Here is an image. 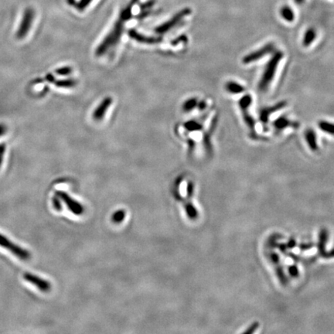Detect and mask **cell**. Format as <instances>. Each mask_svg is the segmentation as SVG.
<instances>
[{"label":"cell","mask_w":334,"mask_h":334,"mask_svg":"<svg viewBox=\"0 0 334 334\" xmlns=\"http://www.w3.org/2000/svg\"><path fill=\"white\" fill-rule=\"evenodd\" d=\"M91 2L92 0H80L79 2H75L74 6L79 11H84Z\"/></svg>","instance_id":"44dd1931"},{"label":"cell","mask_w":334,"mask_h":334,"mask_svg":"<svg viewBox=\"0 0 334 334\" xmlns=\"http://www.w3.org/2000/svg\"><path fill=\"white\" fill-rule=\"evenodd\" d=\"M0 246L22 260H28L30 258V254L28 250L24 249L20 246L14 244L2 234H0Z\"/></svg>","instance_id":"7a4b0ae2"},{"label":"cell","mask_w":334,"mask_h":334,"mask_svg":"<svg viewBox=\"0 0 334 334\" xmlns=\"http://www.w3.org/2000/svg\"><path fill=\"white\" fill-rule=\"evenodd\" d=\"M312 247V244H303L300 246V248L302 251H305V250L310 249Z\"/></svg>","instance_id":"f1b7e54d"},{"label":"cell","mask_w":334,"mask_h":334,"mask_svg":"<svg viewBox=\"0 0 334 334\" xmlns=\"http://www.w3.org/2000/svg\"><path fill=\"white\" fill-rule=\"evenodd\" d=\"M274 51H275V45L274 43H269L257 51H253L248 55H245L242 59V62L244 64H250V63L261 60L267 55H271Z\"/></svg>","instance_id":"3957f363"},{"label":"cell","mask_w":334,"mask_h":334,"mask_svg":"<svg viewBox=\"0 0 334 334\" xmlns=\"http://www.w3.org/2000/svg\"><path fill=\"white\" fill-rule=\"evenodd\" d=\"M275 272H276L277 276H278V279H279L280 282L283 285H286L288 283V278L286 275L284 273L283 269H282V266L280 265H276L275 266Z\"/></svg>","instance_id":"ffe728a7"},{"label":"cell","mask_w":334,"mask_h":334,"mask_svg":"<svg viewBox=\"0 0 334 334\" xmlns=\"http://www.w3.org/2000/svg\"><path fill=\"white\" fill-rule=\"evenodd\" d=\"M58 194L61 197V199H63V201L67 204V206L73 212H74L75 213H82V207L80 206L79 204L73 201L72 199H71V197L67 196V194H66L65 193H63V192H59V193H58Z\"/></svg>","instance_id":"30bf717a"},{"label":"cell","mask_w":334,"mask_h":334,"mask_svg":"<svg viewBox=\"0 0 334 334\" xmlns=\"http://www.w3.org/2000/svg\"><path fill=\"white\" fill-rule=\"evenodd\" d=\"M287 105V101H281L272 106L264 107L258 112V118L263 126L266 128L269 123V118L278 111L282 110Z\"/></svg>","instance_id":"5b68a950"},{"label":"cell","mask_w":334,"mask_h":334,"mask_svg":"<svg viewBox=\"0 0 334 334\" xmlns=\"http://www.w3.org/2000/svg\"><path fill=\"white\" fill-rule=\"evenodd\" d=\"M316 38V31L312 28L307 29L304 33L303 39V46L305 47H309Z\"/></svg>","instance_id":"4fadbf2b"},{"label":"cell","mask_w":334,"mask_h":334,"mask_svg":"<svg viewBox=\"0 0 334 334\" xmlns=\"http://www.w3.org/2000/svg\"><path fill=\"white\" fill-rule=\"evenodd\" d=\"M258 326H259V323H252V324L244 331V334H253V333L255 332V331H257V329L258 328Z\"/></svg>","instance_id":"d4e9b609"},{"label":"cell","mask_w":334,"mask_h":334,"mask_svg":"<svg viewBox=\"0 0 334 334\" xmlns=\"http://www.w3.org/2000/svg\"><path fill=\"white\" fill-rule=\"evenodd\" d=\"M252 96H251V94H244V96H242L239 101V108H240V110H247V109H249L251 104H252Z\"/></svg>","instance_id":"e0dca14e"},{"label":"cell","mask_w":334,"mask_h":334,"mask_svg":"<svg viewBox=\"0 0 334 334\" xmlns=\"http://www.w3.org/2000/svg\"><path fill=\"white\" fill-rule=\"evenodd\" d=\"M305 139L310 150H312L313 152H316L319 150L316 134L312 128H307L305 132Z\"/></svg>","instance_id":"9c48e42d"},{"label":"cell","mask_w":334,"mask_h":334,"mask_svg":"<svg viewBox=\"0 0 334 334\" xmlns=\"http://www.w3.org/2000/svg\"><path fill=\"white\" fill-rule=\"evenodd\" d=\"M284 54L282 51H274L273 53V56L266 63L260 82L258 83V90L261 91H266L269 89V85H271L274 79V75L276 74L278 64L282 60Z\"/></svg>","instance_id":"6da1fadb"},{"label":"cell","mask_w":334,"mask_h":334,"mask_svg":"<svg viewBox=\"0 0 334 334\" xmlns=\"http://www.w3.org/2000/svg\"><path fill=\"white\" fill-rule=\"evenodd\" d=\"M225 89L228 92L232 94H242L245 91L244 86L233 81H229L226 83Z\"/></svg>","instance_id":"7c38bea8"},{"label":"cell","mask_w":334,"mask_h":334,"mask_svg":"<svg viewBox=\"0 0 334 334\" xmlns=\"http://www.w3.org/2000/svg\"><path fill=\"white\" fill-rule=\"evenodd\" d=\"M321 256L323 257V258H334V249L331 250V251H328V252L324 251V252L322 254Z\"/></svg>","instance_id":"4316f807"},{"label":"cell","mask_w":334,"mask_h":334,"mask_svg":"<svg viewBox=\"0 0 334 334\" xmlns=\"http://www.w3.org/2000/svg\"><path fill=\"white\" fill-rule=\"evenodd\" d=\"M296 241H295L294 239H290V240L289 241V243L286 244V246H287L288 248H293V247H294L295 246H296Z\"/></svg>","instance_id":"f546056e"},{"label":"cell","mask_w":334,"mask_h":334,"mask_svg":"<svg viewBox=\"0 0 334 334\" xmlns=\"http://www.w3.org/2000/svg\"><path fill=\"white\" fill-rule=\"evenodd\" d=\"M282 19L286 22L292 23L295 20V13L292 8L289 6H284L280 10Z\"/></svg>","instance_id":"9a60e30c"},{"label":"cell","mask_w":334,"mask_h":334,"mask_svg":"<svg viewBox=\"0 0 334 334\" xmlns=\"http://www.w3.org/2000/svg\"><path fill=\"white\" fill-rule=\"evenodd\" d=\"M111 105V100H105L104 102L101 103V106H98V109H96L95 113H94V117L97 120H100L103 119V116L105 113H106V110L109 108V105Z\"/></svg>","instance_id":"ac0fdd59"},{"label":"cell","mask_w":334,"mask_h":334,"mask_svg":"<svg viewBox=\"0 0 334 334\" xmlns=\"http://www.w3.org/2000/svg\"><path fill=\"white\" fill-rule=\"evenodd\" d=\"M191 9L190 8H185V9H182L179 13H177L173 18H171V20L165 23L163 25L158 27L156 30H156L155 32L158 33H166L169 30L174 28L178 23L181 22L182 19L189 16L191 13Z\"/></svg>","instance_id":"8992f818"},{"label":"cell","mask_w":334,"mask_h":334,"mask_svg":"<svg viewBox=\"0 0 334 334\" xmlns=\"http://www.w3.org/2000/svg\"><path fill=\"white\" fill-rule=\"evenodd\" d=\"M55 84L58 88L71 89V88H74L76 85V82H75V80L69 78V79L58 80V81L55 82Z\"/></svg>","instance_id":"d6986e66"},{"label":"cell","mask_w":334,"mask_h":334,"mask_svg":"<svg viewBox=\"0 0 334 334\" xmlns=\"http://www.w3.org/2000/svg\"><path fill=\"white\" fill-rule=\"evenodd\" d=\"M269 259L271 261L272 263L274 264V265H278L280 262V258L278 255H277L276 253L272 252L270 253L269 255Z\"/></svg>","instance_id":"cb8c5ba5"},{"label":"cell","mask_w":334,"mask_h":334,"mask_svg":"<svg viewBox=\"0 0 334 334\" xmlns=\"http://www.w3.org/2000/svg\"><path fill=\"white\" fill-rule=\"evenodd\" d=\"M5 152H6V146H5V144H0V167L2 166V162H3Z\"/></svg>","instance_id":"484cf974"},{"label":"cell","mask_w":334,"mask_h":334,"mask_svg":"<svg viewBox=\"0 0 334 334\" xmlns=\"http://www.w3.org/2000/svg\"><path fill=\"white\" fill-rule=\"evenodd\" d=\"M55 72L60 76H67L72 73V69L70 67H60V68L57 69Z\"/></svg>","instance_id":"7402d4cb"},{"label":"cell","mask_w":334,"mask_h":334,"mask_svg":"<svg viewBox=\"0 0 334 334\" xmlns=\"http://www.w3.org/2000/svg\"><path fill=\"white\" fill-rule=\"evenodd\" d=\"M273 125L275 132H280L283 131L285 128H289V127L293 128H299L300 123L298 121L289 120L286 116H282L273 121Z\"/></svg>","instance_id":"ba28073f"},{"label":"cell","mask_w":334,"mask_h":334,"mask_svg":"<svg viewBox=\"0 0 334 334\" xmlns=\"http://www.w3.org/2000/svg\"><path fill=\"white\" fill-rule=\"evenodd\" d=\"M241 112H242L243 120H244V123H245V125H247V128L249 129L250 132H251V135L254 136H256V132H255L256 122H255V120H254L252 116L250 114L249 111H248V109H247V110H242Z\"/></svg>","instance_id":"8fae6325"},{"label":"cell","mask_w":334,"mask_h":334,"mask_svg":"<svg viewBox=\"0 0 334 334\" xmlns=\"http://www.w3.org/2000/svg\"><path fill=\"white\" fill-rule=\"evenodd\" d=\"M294 1L295 2H296V4H298V5H302V4L305 2V0H294Z\"/></svg>","instance_id":"4dcf8cb0"},{"label":"cell","mask_w":334,"mask_h":334,"mask_svg":"<svg viewBox=\"0 0 334 334\" xmlns=\"http://www.w3.org/2000/svg\"><path fill=\"white\" fill-rule=\"evenodd\" d=\"M7 132V127L3 123H0V137H2Z\"/></svg>","instance_id":"83f0119b"},{"label":"cell","mask_w":334,"mask_h":334,"mask_svg":"<svg viewBox=\"0 0 334 334\" xmlns=\"http://www.w3.org/2000/svg\"><path fill=\"white\" fill-rule=\"evenodd\" d=\"M24 279L29 283L33 284L36 288H38L41 292L47 293L51 289V285L46 280L42 279L40 277L36 276L35 274L30 273H25L24 274Z\"/></svg>","instance_id":"52a82bcc"},{"label":"cell","mask_w":334,"mask_h":334,"mask_svg":"<svg viewBox=\"0 0 334 334\" xmlns=\"http://www.w3.org/2000/svg\"><path fill=\"white\" fill-rule=\"evenodd\" d=\"M289 273L290 274L291 276L293 277V278H296V277L299 276V269L297 266H289Z\"/></svg>","instance_id":"603a6c76"},{"label":"cell","mask_w":334,"mask_h":334,"mask_svg":"<svg viewBox=\"0 0 334 334\" xmlns=\"http://www.w3.org/2000/svg\"><path fill=\"white\" fill-rule=\"evenodd\" d=\"M318 126L322 132L334 136V123L325 120H321L318 123Z\"/></svg>","instance_id":"2e32d148"},{"label":"cell","mask_w":334,"mask_h":334,"mask_svg":"<svg viewBox=\"0 0 334 334\" xmlns=\"http://www.w3.org/2000/svg\"><path fill=\"white\" fill-rule=\"evenodd\" d=\"M35 12L32 8H28L24 11L22 20L20 22V27L17 31V37L20 40L25 38V36L29 33L33 20H34Z\"/></svg>","instance_id":"277c9868"},{"label":"cell","mask_w":334,"mask_h":334,"mask_svg":"<svg viewBox=\"0 0 334 334\" xmlns=\"http://www.w3.org/2000/svg\"><path fill=\"white\" fill-rule=\"evenodd\" d=\"M327 239H328V233L326 229L321 230L319 236V242H318L317 247L318 251L320 253V255L325 251L326 244L327 243Z\"/></svg>","instance_id":"5bb4252c"}]
</instances>
